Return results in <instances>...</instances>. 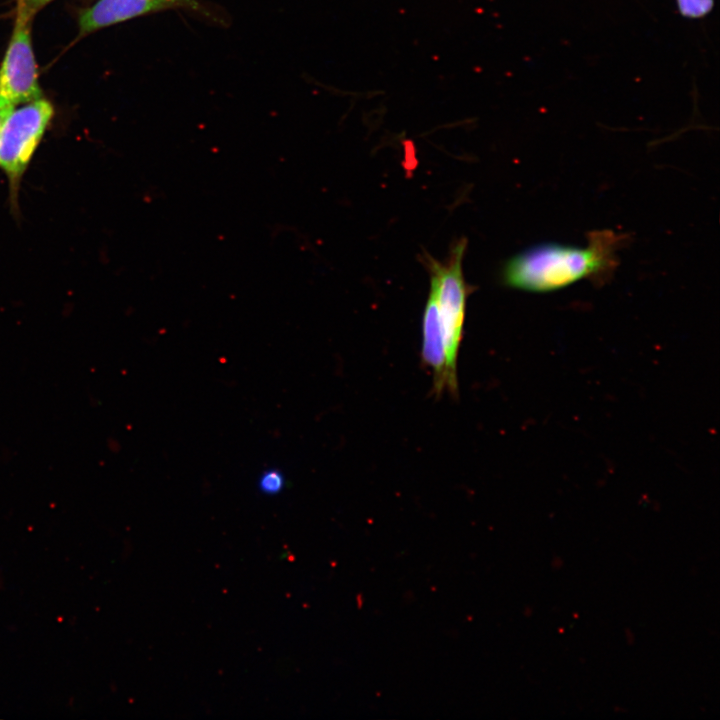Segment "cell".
Listing matches in <instances>:
<instances>
[{
  "label": "cell",
  "instance_id": "obj_1",
  "mask_svg": "<svg viewBox=\"0 0 720 720\" xmlns=\"http://www.w3.org/2000/svg\"><path fill=\"white\" fill-rule=\"evenodd\" d=\"M622 238L607 230L592 232L585 247L535 245L506 261L501 280L513 289L549 292L583 279H603L616 266V250Z\"/></svg>",
  "mask_w": 720,
  "mask_h": 720
},
{
  "label": "cell",
  "instance_id": "obj_2",
  "mask_svg": "<svg viewBox=\"0 0 720 720\" xmlns=\"http://www.w3.org/2000/svg\"><path fill=\"white\" fill-rule=\"evenodd\" d=\"M466 244L465 239L458 240L444 262H438L429 255L425 257L430 274L429 292L435 298L443 334L446 389L453 395L458 392L457 359L463 336L466 299L471 292L462 272Z\"/></svg>",
  "mask_w": 720,
  "mask_h": 720
},
{
  "label": "cell",
  "instance_id": "obj_3",
  "mask_svg": "<svg viewBox=\"0 0 720 720\" xmlns=\"http://www.w3.org/2000/svg\"><path fill=\"white\" fill-rule=\"evenodd\" d=\"M54 115L45 98L14 108L0 129V169L8 180L10 205L18 209V192L22 177Z\"/></svg>",
  "mask_w": 720,
  "mask_h": 720
},
{
  "label": "cell",
  "instance_id": "obj_4",
  "mask_svg": "<svg viewBox=\"0 0 720 720\" xmlns=\"http://www.w3.org/2000/svg\"><path fill=\"white\" fill-rule=\"evenodd\" d=\"M33 15L18 4L13 34L0 67V110L10 111L42 98L30 35Z\"/></svg>",
  "mask_w": 720,
  "mask_h": 720
},
{
  "label": "cell",
  "instance_id": "obj_5",
  "mask_svg": "<svg viewBox=\"0 0 720 720\" xmlns=\"http://www.w3.org/2000/svg\"><path fill=\"white\" fill-rule=\"evenodd\" d=\"M199 7L195 0H98L82 12L79 27L84 34L151 12L172 8L197 10Z\"/></svg>",
  "mask_w": 720,
  "mask_h": 720
},
{
  "label": "cell",
  "instance_id": "obj_6",
  "mask_svg": "<svg viewBox=\"0 0 720 720\" xmlns=\"http://www.w3.org/2000/svg\"><path fill=\"white\" fill-rule=\"evenodd\" d=\"M422 361L433 372V391L446 388V361L442 329L434 296L429 292L422 320Z\"/></svg>",
  "mask_w": 720,
  "mask_h": 720
},
{
  "label": "cell",
  "instance_id": "obj_7",
  "mask_svg": "<svg viewBox=\"0 0 720 720\" xmlns=\"http://www.w3.org/2000/svg\"><path fill=\"white\" fill-rule=\"evenodd\" d=\"M257 486L259 491L264 495H277L285 487V477L280 470L270 468L261 473Z\"/></svg>",
  "mask_w": 720,
  "mask_h": 720
},
{
  "label": "cell",
  "instance_id": "obj_8",
  "mask_svg": "<svg viewBox=\"0 0 720 720\" xmlns=\"http://www.w3.org/2000/svg\"><path fill=\"white\" fill-rule=\"evenodd\" d=\"M682 16L697 19L706 16L713 9L714 0H676Z\"/></svg>",
  "mask_w": 720,
  "mask_h": 720
},
{
  "label": "cell",
  "instance_id": "obj_9",
  "mask_svg": "<svg viewBox=\"0 0 720 720\" xmlns=\"http://www.w3.org/2000/svg\"><path fill=\"white\" fill-rule=\"evenodd\" d=\"M51 1L52 0H19V3L27 10L35 14L38 9Z\"/></svg>",
  "mask_w": 720,
  "mask_h": 720
},
{
  "label": "cell",
  "instance_id": "obj_10",
  "mask_svg": "<svg viewBox=\"0 0 720 720\" xmlns=\"http://www.w3.org/2000/svg\"><path fill=\"white\" fill-rule=\"evenodd\" d=\"M12 110H13V109H12ZM12 110H10V111L0 110V129H1V125H2V123H3V120L5 119V117H6Z\"/></svg>",
  "mask_w": 720,
  "mask_h": 720
}]
</instances>
